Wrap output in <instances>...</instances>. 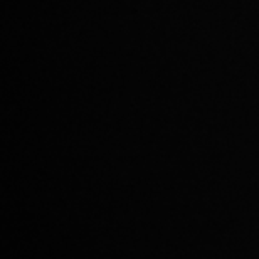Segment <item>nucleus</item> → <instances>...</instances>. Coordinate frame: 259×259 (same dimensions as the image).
I'll list each match as a JSON object with an SVG mask.
<instances>
[]
</instances>
